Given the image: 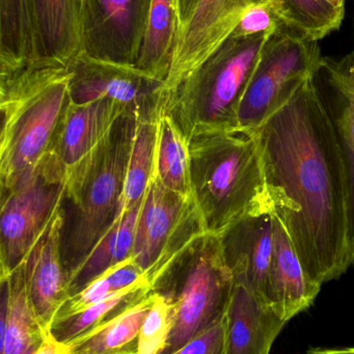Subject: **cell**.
I'll return each instance as SVG.
<instances>
[{"label":"cell","instance_id":"cell-1","mask_svg":"<svg viewBox=\"0 0 354 354\" xmlns=\"http://www.w3.org/2000/svg\"><path fill=\"white\" fill-rule=\"evenodd\" d=\"M274 212L313 284L353 266L346 180L334 118L314 78L255 133Z\"/></svg>","mask_w":354,"mask_h":354},{"label":"cell","instance_id":"cell-2","mask_svg":"<svg viewBox=\"0 0 354 354\" xmlns=\"http://www.w3.org/2000/svg\"><path fill=\"white\" fill-rule=\"evenodd\" d=\"M188 145L193 196L206 232L220 236L247 214L274 212L257 135L207 131Z\"/></svg>","mask_w":354,"mask_h":354},{"label":"cell","instance_id":"cell-3","mask_svg":"<svg viewBox=\"0 0 354 354\" xmlns=\"http://www.w3.org/2000/svg\"><path fill=\"white\" fill-rule=\"evenodd\" d=\"M69 66H30L0 75V183L12 189L47 157L70 107Z\"/></svg>","mask_w":354,"mask_h":354},{"label":"cell","instance_id":"cell-4","mask_svg":"<svg viewBox=\"0 0 354 354\" xmlns=\"http://www.w3.org/2000/svg\"><path fill=\"white\" fill-rule=\"evenodd\" d=\"M235 281L218 235L203 233L150 283L170 308V333L162 354H172L222 319Z\"/></svg>","mask_w":354,"mask_h":354},{"label":"cell","instance_id":"cell-5","mask_svg":"<svg viewBox=\"0 0 354 354\" xmlns=\"http://www.w3.org/2000/svg\"><path fill=\"white\" fill-rule=\"evenodd\" d=\"M270 35L231 37L184 79L164 108L187 139L236 130L237 112Z\"/></svg>","mask_w":354,"mask_h":354},{"label":"cell","instance_id":"cell-6","mask_svg":"<svg viewBox=\"0 0 354 354\" xmlns=\"http://www.w3.org/2000/svg\"><path fill=\"white\" fill-rule=\"evenodd\" d=\"M139 115L128 110L118 118L91 167L66 192L71 218L64 220L62 259L69 278L118 218Z\"/></svg>","mask_w":354,"mask_h":354},{"label":"cell","instance_id":"cell-7","mask_svg":"<svg viewBox=\"0 0 354 354\" xmlns=\"http://www.w3.org/2000/svg\"><path fill=\"white\" fill-rule=\"evenodd\" d=\"M318 41L282 27L268 39L239 104L236 130L255 134L324 68Z\"/></svg>","mask_w":354,"mask_h":354},{"label":"cell","instance_id":"cell-8","mask_svg":"<svg viewBox=\"0 0 354 354\" xmlns=\"http://www.w3.org/2000/svg\"><path fill=\"white\" fill-rule=\"evenodd\" d=\"M1 192L0 277H6L24 261L62 205L66 178L46 157L12 189Z\"/></svg>","mask_w":354,"mask_h":354},{"label":"cell","instance_id":"cell-9","mask_svg":"<svg viewBox=\"0 0 354 354\" xmlns=\"http://www.w3.org/2000/svg\"><path fill=\"white\" fill-rule=\"evenodd\" d=\"M205 232L195 199L170 191L153 174L139 210L131 257L148 283Z\"/></svg>","mask_w":354,"mask_h":354},{"label":"cell","instance_id":"cell-10","mask_svg":"<svg viewBox=\"0 0 354 354\" xmlns=\"http://www.w3.org/2000/svg\"><path fill=\"white\" fill-rule=\"evenodd\" d=\"M68 66L72 73V103L112 100L137 114L153 111L166 103L164 81L132 64L96 59L80 52Z\"/></svg>","mask_w":354,"mask_h":354},{"label":"cell","instance_id":"cell-11","mask_svg":"<svg viewBox=\"0 0 354 354\" xmlns=\"http://www.w3.org/2000/svg\"><path fill=\"white\" fill-rule=\"evenodd\" d=\"M262 1L265 0H195L181 18L172 66L164 81L168 99L193 71L230 39L245 12Z\"/></svg>","mask_w":354,"mask_h":354},{"label":"cell","instance_id":"cell-12","mask_svg":"<svg viewBox=\"0 0 354 354\" xmlns=\"http://www.w3.org/2000/svg\"><path fill=\"white\" fill-rule=\"evenodd\" d=\"M152 0H83L81 52L135 66Z\"/></svg>","mask_w":354,"mask_h":354},{"label":"cell","instance_id":"cell-13","mask_svg":"<svg viewBox=\"0 0 354 354\" xmlns=\"http://www.w3.org/2000/svg\"><path fill=\"white\" fill-rule=\"evenodd\" d=\"M128 110L112 100L71 103L47 155L64 174L66 192L82 178L114 124Z\"/></svg>","mask_w":354,"mask_h":354},{"label":"cell","instance_id":"cell-14","mask_svg":"<svg viewBox=\"0 0 354 354\" xmlns=\"http://www.w3.org/2000/svg\"><path fill=\"white\" fill-rule=\"evenodd\" d=\"M274 212L247 214L220 235L235 283L245 285L265 303L274 255Z\"/></svg>","mask_w":354,"mask_h":354},{"label":"cell","instance_id":"cell-15","mask_svg":"<svg viewBox=\"0 0 354 354\" xmlns=\"http://www.w3.org/2000/svg\"><path fill=\"white\" fill-rule=\"evenodd\" d=\"M64 224L62 205L24 259L31 303L48 334L58 309L68 299L69 274L62 259Z\"/></svg>","mask_w":354,"mask_h":354},{"label":"cell","instance_id":"cell-16","mask_svg":"<svg viewBox=\"0 0 354 354\" xmlns=\"http://www.w3.org/2000/svg\"><path fill=\"white\" fill-rule=\"evenodd\" d=\"M33 66H68L81 52L83 0H28Z\"/></svg>","mask_w":354,"mask_h":354},{"label":"cell","instance_id":"cell-17","mask_svg":"<svg viewBox=\"0 0 354 354\" xmlns=\"http://www.w3.org/2000/svg\"><path fill=\"white\" fill-rule=\"evenodd\" d=\"M274 255L268 276L267 303L288 324L311 307L321 286L306 274L292 241L274 214Z\"/></svg>","mask_w":354,"mask_h":354},{"label":"cell","instance_id":"cell-18","mask_svg":"<svg viewBox=\"0 0 354 354\" xmlns=\"http://www.w3.org/2000/svg\"><path fill=\"white\" fill-rule=\"evenodd\" d=\"M226 317L228 354H269L287 324L267 303L237 283Z\"/></svg>","mask_w":354,"mask_h":354},{"label":"cell","instance_id":"cell-19","mask_svg":"<svg viewBox=\"0 0 354 354\" xmlns=\"http://www.w3.org/2000/svg\"><path fill=\"white\" fill-rule=\"evenodd\" d=\"M0 354H33L50 334L31 303L24 261L0 277Z\"/></svg>","mask_w":354,"mask_h":354},{"label":"cell","instance_id":"cell-20","mask_svg":"<svg viewBox=\"0 0 354 354\" xmlns=\"http://www.w3.org/2000/svg\"><path fill=\"white\" fill-rule=\"evenodd\" d=\"M143 203V202H141ZM141 203L121 214L69 278L68 299L110 268L132 257Z\"/></svg>","mask_w":354,"mask_h":354},{"label":"cell","instance_id":"cell-21","mask_svg":"<svg viewBox=\"0 0 354 354\" xmlns=\"http://www.w3.org/2000/svg\"><path fill=\"white\" fill-rule=\"evenodd\" d=\"M179 0H152L135 66L166 81L180 30Z\"/></svg>","mask_w":354,"mask_h":354},{"label":"cell","instance_id":"cell-22","mask_svg":"<svg viewBox=\"0 0 354 354\" xmlns=\"http://www.w3.org/2000/svg\"><path fill=\"white\" fill-rule=\"evenodd\" d=\"M154 299L151 291L124 313L66 343V354H139V330Z\"/></svg>","mask_w":354,"mask_h":354},{"label":"cell","instance_id":"cell-23","mask_svg":"<svg viewBox=\"0 0 354 354\" xmlns=\"http://www.w3.org/2000/svg\"><path fill=\"white\" fill-rule=\"evenodd\" d=\"M164 105L158 114L154 174L170 191L185 199H193L188 139Z\"/></svg>","mask_w":354,"mask_h":354},{"label":"cell","instance_id":"cell-24","mask_svg":"<svg viewBox=\"0 0 354 354\" xmlns=\"http://www.w3.org/2000/svg\"><path fill=\"white\" fill-rule=\"evenodd\" d=\"M35 57L28 0H0V75L33 66Z\"/></svg>","mask_w":354,"mask_h":354},{"label":"cell","instance_id":"cell-25","mask_svg":"<svg viewBox=\"0 0 354 354\" xmlns=\"http://www.w3.org/2000/svg\"><path fill=\"white\" fill-rule=\"evenodd\" d=\"M160 107L137 116L134 140L129 158L118 218L143 202L148 185L153 176Z\"/></svg>","mask_w":354,"mask_h":354},{"label":"cell","instance_id":"cell-26","mask_svg":"<svg viewBox=\"0 0 354 354\" xmlns=\"http://www.w3.org/2000/svg\"><path fill=\"white\" fill-rule=\"evenodd\" d=\"M150 292L151 286L143 277L128 288L118 291L74 315L54 320L50 328V335L57 342L66 344L124 313Z\"/></svg>","mask_w":354,"mask_h":354},{"label":"cell","instance_id":"cell-27","mask_svg":"<svg viewBox=\"0 0 354 354\" xmlns=\"http://www.w3.org/2000/svg\"><path fill=\"white\" fill-rule=\"evenodd\" d=\"M283 24L289 30L319 41L338 30L344 19L345 8L330 0H272Z\"/></svg>","mask_w":354,"mask_h":354},{"label":"cell","instance_id":"cell-28","mask_svg":"<svg viewBox=\"0 0 354 354\" xmlns=\"http://www.w3.org/2000/svg\"><path fill=\"white\" fill-rule=\"evenodd\" d=\"M145 277L143 270L135 263L132 258L110 268L105 274L89 283L85 289L73 297H69L58 309L55 319L74 315L118 291L128 288Z\"/></svg>","mask_w":354,"mask_h":354},{"label":"cell","instance_id":"cell-29","mask_svg":"<svg viewBox=\"0 0 354 354\" xmlns=\"http://www.w3.org/2000/svg\"><path fill=\"white\" fill-rule=\"evenodd\" d=\"M338 116L335 118L343 163L347 191L349 247L354 256V102L342 97Z\"/></svg>","mask_w":354,"mask_h":354},{"label":"cell","instance_id":"cell-30","mask_svg":"<svg viewBox=\"0 0 354 354\" xmlns=\"http://www.w3.org/2000/svg\"><path fill=\"white\" fill-rule=\"evenodd\" d=\"M170 333V308L161 297L155 295L153 306L139 330V354H162Z\"/></svg>","mask_w":354,"mask_h":354},{"label":"cell","instance_id":"cell-31","mask_svg":"<svg viewBox=\"0 0 354 354\" xmlns=\"http://www.w3.org/2000/svg\"><path fill=\"white\" fill-rule=\"evenodd\" d=\"M284 27L272 0L258 2L251 6L241 18L231 37H251L274 35Z\"/></svg>","mask_w":354,"mask_h":354},{"label":"cell","instance_id":"cell-32","mask_svg":"<svg viewBox=\"0 0 354 354\" xmlns=\"http://www.w3.org/2000/svg\"><path fill=\"white\" fill-rule=\"evenodd\" d=\"M172 354H228L226 316Z\"/></svg>","mask_w":354,"mask_h":354},{"label":"cell","instance_id":"cell-33","mask_svg":"<svg viewBox=\"0 0 354 354\" xmlns=\"http://www.w3.org/2000/svg\"><path fill=\"white\" fill-rule=\"evenodd\" d=\"M341 97L354 102V50L340 60L326 59L324 68Z\"/></svg>","mask_w":354,"mask_h":354},{"label":"cell","instance_id":"cell-34","mask_svg":"<svg viewBox=\"0 0 354 354\" xmlns=\"http://www.w3.org/2000/svg\"><path fill=\"white\" fill-rule=\"evenodd\" d=\"M66 345L57 342L51 335L47 337L43 344L33 354H66Z\"/></svg>","mask_w":354,"mask_h":354},{"label":"cell","instance_id":"cell-35","mask_svg":"<svg viewBox=\"0 0 354 354\" xmlns=\"http://www.w3.org/2000/svg\"><path fill=\"white\" fill-rule=\"evenodd\" d=\"M195 0H179V6H180V18H183L187 12L191 10L195 4Z\"/></svg>","mask_w":354,"mask_h":354},{"label":"cell","instance_id":"cell-36","mask_svg":"<svg viewBox=\"0 0 354 354\" xmlns=\"http://www.w3.org/2000/svg\"><path fill=\"white\" fill-rule=\"evenodd\" d=\"M330 1L343 8H345V3H346V0H330Z\"/></svg>","mask_w":354,"mask_h":354}]
</instances>
